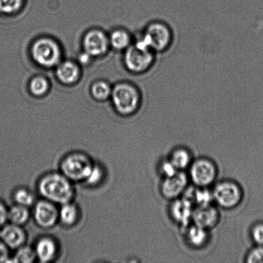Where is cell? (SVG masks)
Segmentation results:
<instances>
[{"mask_svg":"<svg viewBox=\"0 0 263 263\" xmlns=\"http://www.w3.org/2000/svg\"><path fill=\"white\" fill-rule=\"evenodd\" d=\"M0 238L7 247L16 249L25 241V236L22 229L12 223L11 225L5 226L0 232Z\"/></svg>","mask_w":263,"mask_h":263,"instance_id":"16","label":"cell"},{"mask_svg":"<svg viewBox=\"0 0 263 263\" xmlns=\"http://www.w3.org/2000/svg\"><path fill=\"white\" fill-rule=\"evenodd\" d=\"M50 89V84L47 79L43 76L33 77L29 83L31 93L35 97H42L47 93Z\"/></svg>","mask_w":263,"mask_h":263,"instance_id":"21","label":"cell"},{"mask_svg":"<svg viewBox=\"0 0 263 263\" xmlns=\"http://www.w3.org/2000/svg\"><path fill=\"white\" fill-rule=\"evenodd\" d=\"M102 175L101 170L99 167L92 166L91 172H90L86 180L89 184H95L101 179Z\"/></svg>","mask_w":263,"mask_h":263,"instance_id":"30","label":"cell"},{"mask_svg":"<svg viewBox=\"0 0 263 263\" xmlns=\"http://www.w3.org/2000/svg\"><path fill=\"white\" fill-rule=\"evenodd\" d=\"M213 200L221 208L233 209L241 203L243 191L235 182L225 180L218 183L213 191Z\"/></svg>","mask_w":263,"mask_h":263,"instance_id":"6","label":"cell"},{"mask_svg":"<svg viewBox=\"0 0 263 263\" xmlns=\"http://www.w3.org/2000/svg\"><path fill=\"white\" fill-rule=\"evenodd\" d=\"M36 253L30 247H23L15 255L14 262L30 263L34 261Z\"/></svg>","mask_w":263,"mask_h":263,"instance_id":"26","label":"cell"},{"mask_svg":"<svg viewBox=\"0 0 263 263\" xmlns=\"http://www.w3.org/2000/svg\"><path fill=\"white\" fill-rule=\"evenodd\" d=\"M41 194L51 202L65 204L73 197V190L66 177L51 174L44 177L40 184Z\"/></svg>","mask_w":263,"mask_h":263,"instance_id":"5","label":"cell"},{"mask_svg":"<svg viewBox=\"0 0 263 263\" xmlns=\"http://www.w3.org/2000/svg\"><path fill=\"white\" fill-rule=\"evenodd\" d=\"M60 216L62 221L66 225H71L77 218V209L73 205L67 203L61 208Z\"/></svg>","mask_w":263,"mask_h":263,"instance_id":"25","label":"cell"},{"mask_svg":"<svg viewBox=\"0 0 263 263\" xmlns=\"http://www.w3.org/2000/svg\"><path fill=\"white\" fill-rule=\"evenodd\" d=\"M183 197L189 200L194 208L200 207L211 204L213 200V193L206 190L205 187H187Z\"/></svg>","mask_w":263,"mask_h":263,"instance_id":"15","label":"cell"},{"mask_svg":"<svg viewBox=\"0 0 263 263\" xmlns=\"http://www.w3.org/2000/svg\"><path fill=\"white\" fill-rule=\"evenodd\" d=\"M23 5V0H0V13L14 14L19 12Z\"/></svg>","mask_w":263,"mask_h":263,"instance_id":"24","label":"cell"},{"mask_svg":"<svg viewBox=\"0 0 263 263\" xmlns=\"http://www.w3.org/2000/svg\"><path fill=\"white\" fill-rule=\"evenodd\" d=\"M249 263H263V246H257L252 249L247 256Z\"/></svg>","mask_w":263,"mask_h":263,"instance_id":"28","label":"cell"},{"mask_svg":"<svg viewBox=\"0 0 263 263\" xmlns=\"http://www.w3.org/2000/svg\"><path fill=\"white\" fill-rule=\"evenodd\" d=\"M194 206L185 198H177L173 200L170 206V215L175 222L187 228L192 221Z\"/></svg>","mask_w":263,"mask_h":263,"instance_id":"12","label":"cell"},{"mask_svg":"<svg viewBox=\"0 0 263 263\" xmlns=\"http://www.w3.org/2000/svg\"><path fill=\"white\" fill-rule=\"evenodd\" d=\"M58 217V211L51 203L41 201L36 205L35 219L39 225L43 228H48L53 226Z\"/></svg>","mask_w":263,"mask_h":263,"instance_id":"14","label":"cell"},{"mask_svg":"<svg viewBox=\"0 0 263 263\" xmlns=\"http://www.w3.org/2000/svg\"><path fill=\"white\" fill-rule=\"evenodd\" d=\"M161 170L164 178L171 177L172 175H174L176 174L177 173L180 172L175 167L174 165L170 162V160H167V161H165L162 164Z\"/></svg>","mask_w":263,"mask_h":263,"instance_id":"31","label":"cell"},{"mask_svg":"<svg viewBox=\"0 0 263 263\" xmlns=\"http://www.w3.org/2000/svg\"><path fill=\"white\" fill-rule=\"evenodd\" d=\"M169 160L179 171L187 168L193 162L190 151L184 148L175 149L172 152Z\"/></svg>","mask_w":263,"mask_h":263,"instance_id":"20","label":"cell"},{"mask_svg":"<svg viewBox=\"0 0 263 263\" xmlns=\"http://www.w3.org/2000/svg\"><path fill=\"white\" fill-rule=\"evenodd\" d=\"M252 240L257 246H263V223H257L251 230Z\"/></svg>","mask_w":263,"mask_h":263,"instance_id":"29","label":"cell"},{"mask_svg":"<svg viewBox=\"0 0 263 263\" xmlns=\"http://www.w3.org/2000/svg\"><path fill=\"white\" fill-rule=\"evenodd\" d=\"M8 219V212L5 206L0 202V227L5 223Z\"/></svg>","mask_w":263,"mask_h":263,"instance_id":"33","label":"cell"},{"mask_svg":"<svg viewBox=\"0 0 263 263\" xmlns=\"http://www.w3.org/2000/svg\"><path fill=\"white\" fill-rule=\"evenodd\" d=\"M155 60L156 53L139 38L125 51L123 58L126 68L134 74L146 73L154 66Z\"/></svg>","mask_w":263,"mask_h":263,"instance_id":"2","label":"cell"},{"mask_svg":"<svg viewBox=\"0 0 263 263\" xmlns=\"http://www.w3.org/2000/svg\"><path fill=\"white\" fill-rule=\"evenodd\" d=\"M9 259V251L7 246L0 241V262H5Z\"/></svg>","mask_w":263,"mask_h":263,"instance_id":"32","label":"cell"},{"mask_svg":"<svg viewBox=\"0 0 263 263\" xmlns=\"http://www.w3.org/2000/svg\"><path fill=\"white\" fill-rule=\"evenodd\" d=\"M55 244L51 239L43 238L38 242L35 253L40 261H50L55 256Z\"/></svg>","mask_w":263,"mask_h":263,"instance_id":"19","label":"cell"},{"mask_svg":"<svg viewBox=\"0 0 263 263\" xmlns=\"http://www.w3.org/2000/svg\"><path fill=\"white\" fill-rule=\"evenodd\" d=\"M92 167L90 160L82 154H73L67 157L61 164L66 177L73 180H86Z\"/></svg>","mask_w":263,"mask_h":263,"instance_id":"8","label":"cell"},{"mask_svg":"<svg viewBox=\"0 0 263 263\" xmlns=\"http://www.w3.org/2000/svg\"><path fill=\"white\" fill-rule=\"evenodd\" d=\"M57 78L62 84L72 85L78 82L81 69L78 64L71 61H61L56 67Z\"/></svg>","mask_w":263,"mask_h":263,"instance_id":"13","label":"cell"},{"mask_svg":"<svg viewBox=\"0 0 263 263\" xmlns=\"http://www.w3.org/2000/svg\"><path fill=\"white\" fill-rule=\"evenodd\" d=\"M112 88L107 82L99 81L92 84L91 92L95 99L103 101L111 96Z\"/></svg>","mask_w":263,"mask_h":263,"instance_id":"22","label":"cell"},{"mask_svg":"<svg viewBox=\"0 0 263 263\" xmlns=\"http://www.w3.org/2000/svg\"><path fill=\"white\" fill-rule=\"evenodd\" d=\"M14 198L18 205L28 206L32 205L33 202V197L32 194L25 190H20L15 193Z\"/></svg>","mask_w":263,"mask_h":263,"instance_id":"27","label":"cell"},{"mask_svg":"<svg viewBox=\"0 0 263 263\" xmlns=\"http://www.w3.org/2000/svg\"><path fill=\"white\" fill-rule=\"evenodd\" d=\"M185 236L188 243L194 248H200L205 246L209 239L208 231L193 224L186 229Z\"/></svg>","mask_w":263,"mask_h":263,"instance_id":"17","label":"cell"},{"mask_svg":"<svg viewBox=\"0 0 263 263\" xmlns=\"http://www.w3.org/2000/svg\"><path fill=\"white\" fill-rule=\"evenodd\" d=\"M28 211L25 206L18 205L10 209L8 212V219L14 225H22L27 221Z\"/></svg>","mask_w":263,"mask_h":263,"instance_id":"23","label":"cell"},{"mask_svg":"<svg viewBox=\"0 0 263 263\" xmlns=\"http://www.w3.org/2000/svg\"><path fill=\"white\" fill-rule=\"evenodd\" d=\"M110 46L118 51H125L133 44V37L128 31L117 29L109 36Z\"/></svg>","mask_w":263,"mask_h":263,"instance_id":"18","label":"cell"},{"mask_svg":"<svg viewBox=\"0 0 263 263\" xmlns=\"http://www.w3.org/2000/svg\"><path fill=\"white\" fill-rule=\"evenodd\" d=\"M188 185V177L180 171L171 177H165L161 185V193L167 200H174L182 196Z\"/></svg>","mask_w":263,"mask_h":263,"instance_id":"10","label":"cell"},{"mask_svg":"<svg viewBox=\"0 0 263 263\" xmlns=\"http://www.w3.org/2000/svg\"><path fill=\"white\" fill-rule=\"evenodd\" d=\"M220 220V213L217 209L212 205L200 206L193 211V224L200 228L210 230L215 228Z\"/></svg>","mask_w":263,"mask_h":263,"instance_id":"11","label":"cell"},{"mask_svg":"<svg viewBox=\"0 0 263 263\" xmlns=\"http://www.w3.org/2000/svg\"><path fill=\"white\" fill-rule=\"evenodd\" d=\"M30 53L35 63L43 68H55L63 58L61 46L53 39L47 37L35 40L31 46Z\"/></svg>","mask_w":263,"mask_h":263,"instance_id":"3","label":"cell"},{"mask_svg":"<svg viewBox=\"0 0 263 263\" xmlns=\"http://www.w3.org/2000/svg\"><path fill=\"white\" fill-rule=\"evenodd\" d=\"M92 58V57L90 56L89 54L84 51V52L81 54V55L79 57V61L82 64H86L89 63L90 60H91Z\"/></svg>","mask_w":263,"mask_h":263,"instance_id":"34","label":"cell"},{"mask_svg":"<svg viewBox=\"0 0 263 263\" xmlns=\"http://www.w3.org/2000/svg\"><path fill=\"white\" fill-rule=\"evenodd\" d=\"M115 109L120 115L130 116L141 106L142 97L139 89L128 82H120L113 87L111 96Z\"/></svg>","mask_w":263,"mask_h":263,"instance_id":"1","label":"cell"},{"mask_svg":"<svg viewBox=\"0 0 263 263\" xmlns=\"http://www.w3.org/2000/svg\"><path fill=\"white\" fill-rule=\"evenodd\" d=\"M82 47L84 52L92 58L104 55L110 47L109 37L102 30H89L82 40Z\"/></svg>","mask_w":263,"mask_h":263,"instance_id":"9","label":"cell"},{"mask_svg":"<svg viewBox=\"0 0 263 263\" xmlns=\"http://www.w3.org/2000/svg\"><path fill=\"white\" fill-rule=\"evenodd\" d=\"M190 177L198 187H206L213 184L217 176V168L211 160L200 158L193 161L190 166Z\"/></svg>","mask_w":263,"mask_h":263,"instance_id":"7","label":"cell"},{"mask_svg":"<svg viewBox=\"0 0 263 263\" xmlns=\"http://www.w3.org/2000/svg\"><path fill=\"white\" fill-rule=\"evenodd\" d=\"M139 39L155 53H160L164 52L171 46L174 34L166 23L154 21L148 23Z\"/></svg>","mask_w":263,"mask_h":263,"instance_id":"4","label":"cell"}]
</instances>
